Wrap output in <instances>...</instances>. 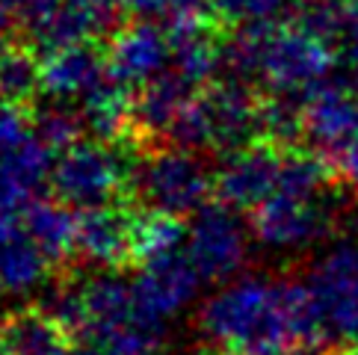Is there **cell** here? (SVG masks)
<instances>
[{"mask_svg":"<svg viewBox=\"0 0 358 355\" xmlns=\"http://www.w3.org/2000/svg\"><path fill=\"white\" fill-rule=\"evenodd\" d=\"M199 328L213 349L240 355H270L290 340L285 282L246 275L213 294L199 314Z\"/></svg>","mask_w":358,"mask_h":355,"instance_id":"6da1fadb","label":"cell"},{"mask_svg":"<svg viewBox=\"0 0 358 355\" xmlns=\"http://www.w3.org/2000/svg\"><path fill=\"white\" fill-rule=\"evenodd\" d=\"M143 154V143L131 133L116 143L80 139L57 154L48 187L57 201L78 213L134 201V178Z\"/></svg>","mask_w":358,"mask_h":355,"instance_id":"7a4b0ae2","label":"cell"},{"mask_svg":"<svg viewBox=\"0 0 358 355\" xmlns=\"http://www.w3.org/2000/svg\"><path fill=\"white\" fill-rule=\"evenodd\" d=\"M213 193V172L196 151L175 145L145 151L134 178V201L172 217H196Z\"/></svg>","mask_w":358,"mask_h":355,"instance_id":"3957f363","label":"cell"},{"mask_svg":"<svg viewBox=\"0 0 358 355\" xmlns=\"http://www.w3.org/2000/svg\"><path fill=\"white\" fill-rule=\"evenodd\" d=\"M305 284L326 328V349H358V243H341L326 252L308 270Z\"/></svg>","mask_w":358,"mask_h":355,"instance_id":"277c9868","label":"cell"},{"mask_svg":"<svg viewBox=\"0 0 358 355\" xmlns=\"http://www.w3.org/2000/svg\"><path fill=\"white\" fill-rule=\"evenodd\" d=\"M338 68V57L326 42L305 33L296 24H278L270 30L261 62V83L270 92L299 95L308 101Z\"/></svg>","mask_w":358,"mask_h":355,"instance_id":"5b68a950","label":"cell"},{"mask_svg":"<svg viewBox=\"0 0 358 355\" xmlns=\"http://www.w3.org/2000/svg\"><path fill=\"white\" fill-rule=\"evenodd\" d=\"M249 237L237 213L222 201H208L189 222L187 255L204 282H225L246 263Z\"/></svg>","mask_w":358,"mask_h":355,"instance_id":"8992f818","label":"cell"},{"mask_svg":"<svg viewBox=\"0 0 358 355\" xmlns=\"http://www.w3.org/2000/svg\"><path fill=\"white\" fill-rule=\"evenodd\" d=\"M249 231L266 249H305L331 231V213L323 198L275 193L249 213Z\"/></svg>","mask_w":358,"mask_h":355,"instance_id":"52a82bcc","label":"cell"},{"mask_svg":"<svg viewBox=\"0 0 358 355\" xmlns=\"http://www.w3.org/2000/svg\"><path fill=\"white\" fill-rule=\"evenodd\" d=\"M278 148L266 139H258L246 148L225 154V163L213 172V196L231 210H255L278 189V169H281Z\"/></svg>","mask_w":358,"mask_h":355,"instance_id":"ba28073f","label":"cell"},{"mask_svg":"<svg viewBox=\"0 0 358 355\" xmlns=\"http://www.w3.org/2000/svg\"><path fill=\"white\" fill-rule=\"evenodd\" d=\"M204 116L210 124V145L222 154L246 148L264 139L261 133V107L264 98L249 83L216 80L199 92Z\"/></svg>","mask_w":358,"mask_h":355,"instance_id":"9c48e42d","label":"cell"},{"mask_svg":"<svg viewBox=\"0 0 358 355\" xmlns=\"http://www.w3.org/2000/svg\"><path fill=\"white\" fill-rule=\"evenodd\" d=\"M172 62V45L166 27L155 21H131L110 36L107 45V71L127 89L145 86L166 71Z\"/></svg>","mask_w":358,"mask_h":355,"instance_id":"30bf717a","label":"cell"},{"mask_svg":"<svg viewBox=\"0 0 358 355\" xmlns=\"http://www.w3.org/2000/svg\"><path fill=\"white\" fill-rule=\"evenodd\" d=\"M27 27V45L42 59L83 42H98L101 36H113L119 30L116 21H110L92 0H59V3L36 18Z\"/></svg>","mask_w":358,"mask_h":355,"instance_id":"8fae6325","label":"cell"},{"mask_svg":"<svg viewBox=\"0 0 358 355\" xmlns=\"http://www.w3.org/2000/svg\"><path fill=\"white\" fill-rule=\"evenodd\" d=\"M134 201L80 210L78 213V258L104 266L124 270L131 266V228H134Z\"/></svg>","mask_w":358,"mask_h":355,"instance_id":"7c38bea8","label":"cell"},{"mask_svg":"<svg viewBox=\"0 0 358 355\" xmlns=\"http://www.w3.org/2000/svg\"><path fill=\"white\" fill-rule=\"evenodd\" d=\"M199 282L201 275L184 249L139 266V273L131 284H134V296L139 302V308L148 311L151 317H157V320H166V317L178 314L196 296Z\"/></svg>","mask_w":358,"mask_h":355,"instance_id":"4fadbf2b","label":"cell"},{"mask_svg":"<svg viewBox=\"0 0 358 355\" xmlns=\"http://www.w3.org/2000/svg\"><path fill=\"white\" fill-rule=\"evenodd\" d=\"M358 133V98L335 74L308 98L305 107V139L326 160Z\"/></svg>","mask_w":358,"mask_h":355,"instance_id":"5bb4252c","label":"cell"},{"mask_svg":"<svg viewBox=\"0 0 358 355\" xmlns=\"http://www.w3.org/2000/svg\"><path fill=\"white\" fill-rule=\"evenodd\" d=\"M199 95V86L181 78L175 68H166L151 83L139 86L131 98V124L127 133L134 139H166L175 119Z\"/></svg>","mask_w":358,"mask_h":355,"instance_id":"9a60e30c","label":"cell"},{"mask_svg":"<svg viewBox=\"0 0 358 355\" xmlns=\"http://www.w3.org/2000/svg\"><path fill=\"white\" fill-rule=\"evenodd\" d=\"M54 163L57 151H50L36 133L0 154V217H21L24 208L36 201V193L50 184Z\"/></svg>","mask_w":358,"mask_h":355,"instance_id":"2e32d148","label":"cell"},{"mask_svg":"<svg viewBox=\"0 0 358 355\" xmlns=\"http://www.w3.org/2000/svg\"><path fill=\"white\" fill-rule=\"evenodd\" d=\"M172 68L193 86H210L220 80V42L222 33L208 15H175L169 18Z\"/></svg>","mask_w":358,"mask_h":355,"instance_id":"e0dca14e","label":"cell"},{"mask_svg":"<svg viewBox=\"0 0 358 355\" xmlns=\"http://www.w3.org/2000/svg\"><path fill=\"white\" fill-rule=\"evenodd\" d=\"M74 344L42 305L12 308L0 317V355H69Z\"/></svg>","mask_w":358,"mask_h":355,"instance_id":"ac0fdd59","label":"cell"},{"mask_svg":"<svg viewBox=\"0 0 358 355\" xmlns=\"http://www.w3.org/2000/svg\"><path fill=\"white\" fill-rule=\"evenodd\" d=\"M50 261L36 246L21 217H0V294L18 296L42 284Z\"/></svg>","mask_w":358,"mask_h":355,"instance_id":"d6986e66","label":"cell"},{"mask_svg":"<svg viewBox=\"0 0 358 355\" xmlns=\"http://www.w3.org/2000/svg\"><path fill=\"white\" fill-rule=\"evenodd\" d=\"M107 74V50L83 42L42 59V95L80 101Z\"/></svg>","mask_w":358,"mask_h":355,"instance_id":"ffe728a7","label":"cell"},{"mask_svg":"<svg viewBox=\"0 0 358 355\" xmlns=\"http://www.w3.org/2000/svg\"><path fill=\"white\" fill-rule=\"evenodd\" d=\"M21 222L50 266L69 273L71 258H78V213L57 198H36L30 208H24Z\"/></svg>","mask_w":358,"mask_h":355,"instance_id":"44dd1931","label":"cell"},{"mask_svg":"<svg viewBox=\"0 0 358 355\" xmlns=\"http://www.w3.org/2000/svg\"><path fill=\"white\" fill-rule=\"evenodd\" d=\"M189 225L181 217L136 205L131 228V266H145L187 249Z\"/></svg>","mask_w":358,"mask_h":355,"instance_id":"7402d4cb","label":"cell"},{"mask_svg":"<svg viewBox=\"0 0 358 355\" xmlns=\"http://www.w3.org/2000/svg\"><path fill=\"white\" fill-rule=\"evenodd\" d=\"M42 98V57L30 45L6 42L0 48V101L33 107Z\"/></svg>","mask_w":358,"mask_h":355,"instance_id":"603a6c76","label":"cell"},{"mask_svg":"<svg viewBox=\"0 0 358 355\" xmlns=\"http://www.w3.org/2000/svg\"><path fill=\"white\" fill-rule=\"evenodd\" d=\"M30 122H33V133L57 154L86 139V124L78 101L42 95L30 107Z\"/></svg>","mask_w":358,"mask_h":355,"instance_id":"cb8c5ba5","label":"cell"},{"mask_svg":"<svg viewBox=\"0 0 358 355\" xmlns=\"http://www.w3.org/2000/svg\"><path fill=\"white\" fill-rule=\"evenodd\" d=\"M331 178H335V172H331L329 160L317 154L314 148H285L275 193L296 198H320Z\"/></svg>","mask_w":358,"mask_h":355,"instance_id":"d4e9b609","label":"cell"},{"mask_svg":"<svg viewBox=\"0 0 358 355\" xmlns=\"http://www.w3.org/2000/svg\"><path fill=\"white\" fill-rule=\"evenodd\" d=\"M305 107L308 101L299 95H266L261 107V133L266 143L278 148H296L299 139H305Z\"/></svg>","mask_w":358,"mask_h":355,"instance_id":"484cf974","label":"cell"},{"mask_svg":"<svg viewBox=\"0 0 358 355\" xmlns=\"http://www.w3.org/2000/svg\"><path fill=\"white\" fill-rule=\"evenodd\" d=\"M163 340H166L163 320L151 317L143 308H136L122 326H116L113 332H107L101 338L95 347L107 349L110 355H160Z\"/></svg>","mask_w":358,"mask_h":355,"instance_id":"4316f807","label":"cell"},{"mask_svg":"<svg viewBox=\"0 0 358 355\" xmlns=\"http://www.w3.org/2000/svg\"><path fill=\"white\" fill-rule=\"evenodd\" d=\"M293 0H213V18L228 27H246V24H264L275 27L281 18L290 15Z\"/></svg>","mask_w":358,"mask_h":355,"instance_id":"83f0119b","label":"cell"},{"mask_svg":"<svg viewBox=\"0 0 358 355\" xmlns=\"http://www.w3.org/2000/svg\"><path fill=\"white\" fill-rule=\"evenodd\" d=\"M326 45L335 50L338 66H358V0H335Z\"/></svg>","mask_w":358,"mask_h":355,"instance_id":"f1b7e54d","label":"cell"},{"mask_svg":"<svg viewBox=\"0 0 358 355\" xmlns=\"http://www.w3.org/2000/svg\"><path fill=\"white\" fill-rule=\"evenodd\" d=\"M30 136H33L30 107H15V104H3L0 101V154L18 148Z\"/></svg>","mask_w":358,"mask_h":355,"instance_id":"f546056e","label":"cell"},{"mask_svg":"<svg viewBox=\"0 0 358 355\" xmlns=\"http://www.w3.org/2000/svg\"><path fill=\"white\" fill-rule=\"evenodd\" d=\"M329 166L343 187H350L358 193V133L338 151V154L329 157Z\"/></svg>","mask_w":358,"mask_h":355,"instance_id":"4dcf8cb0","label":"cell"},{"mask_svg":"<svg viewBox=\"0 0 358 355\" xmlns=\"http://www.w3.org/2000/svg\"><path fill=\"white\" fill-rule=\"evenodd\" d=\"M57 3H59V0H6V6L12 9V15L21 18L24 24L42 18L45 12H50Z\"/></svg>","mask_w":358,"mask_h":355,"instance_id":"1f68e13d","label":"cell"},{"mask_svg":"<svg viewBox=\"0 0 358 355\" xmlns=\"http://www.w3.org/2000/svg\"><path fill=\"white\" fill-rule=\"evenodd\" d=\"M124 12H131L136 21H151L160 15H169V3L166 0H122Z\"/></svg>","mask_w":358,"mask_h":355,"instance_id":"d6a6232c","label":"cell"},{"mask_svg":"<svg viewBox=\"0 0 358 355\" xmlns=\"http://www.w3.org/2000/svg\"><path fill=\"white\" fill-rule=\"evenodd\" d=\"M169 3V18L175 15H208L213 18V0H166Z\"/></svg>","mask_w":358,"mask_h":355,"instance_id":"836d02e7","label":"cell"},{"mask_svg":"<svg viewBox=\"0 0 358 355\" xmlns=\"http://www.w3.org/2000/svg\"><path fill=\"white\" fill-rule=\"evenodd\" d=\"M69 355H110V352L101 347H83V349H71Z\"/></svg>","mask_w":358,"mask_h":355,"instance_id":"e575fe53","label":"cell"},{"mask_svg":"<svg viewBox=\"0 0 358 355\" xmlns=\"http://www.w3.org/2000/svg\"><path fill=\"white\" fill-rule=\"evenodd\" d=\"M326 355H358V349H352V352H326Z\"/></svg>","mask_w":358,"mask_h":355,"instance_id":"d590c367","label":"cell"}]
</instances>
